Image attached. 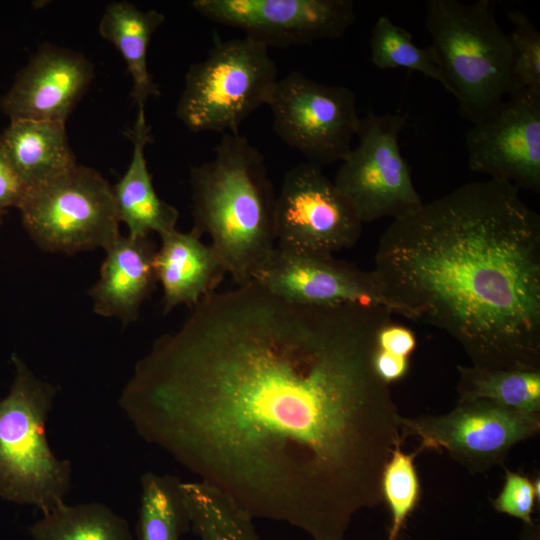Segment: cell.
Segmentation results:
<instances>
[{
	"label": "cell",
	"instance_id": "obj_1",
	"mask_svg": "<svg viewBox=\"0 0 540 540\" xmlns=\"http://www.w3.org/2000/svg\"><path fill=\"white\" fill-rule=\"evenodd\" d=\"M393 313L299 305L255 282L213 291L135 365L119 405L135 431L253 519L346 540L382 503L402 443L373 357Z\"/></svg>",
	"mask_w": 540,
	"mask_h": 540
},
{
	"label": "cell",
	"instance_id": "obj_2",
	"mask_svg": "<svg viewBox=\"0 0 540 540\" xmlns=\"http://www.w3.org/2000/svg\"><path fill=\"white\" fill-rule=\"evenodd\" d=\"M519 191L462 184L393 219L375 252L389 310L444 331L473 366L540 370V216Z\"/></svg>",
	"mask_w": 540,
	"mask_h": 540
},
{
	"label": "cell",
	"instance_id": "obj_3",
	"mask_svg": "<svg viewBox=\"0 0 540 540\" xmlns=\"http://www.w3.org/2000/svg\"><path fill=\"white\" fill-rule=\"evenodd\" d=\"M193 229L210 237L236 286L252 282L276 246V194L264 156L240 134H223L214 157L190 171Z\"/></svg>",
	"mask_w": 540,
	"mask_h": 540
},
{
	"label": "cell",
	"instance_id": "obj_4",
	"mask_svg": "<svg viewBox=\"0 0 540 540\" xmlns=\"http://www.w3.org/2000/svg\"><path fill=\"white\" fill-rule=\"evenodd\" d=\"M425 26L460 116L475 123L511 91L509 34L490 0H429Z\"/></svg>",
	"mask_w": 540,
	"mask_h": 540
},
{
	"label": "cell",
	"instance_id": "obj_5",
	"mask_svg": "<svg viewBox=\"0 0 540 540\" xmlns=\"http://www.w3.org/2000/svg\"><path fill=\"white\" fill-rule=\"evenodd\" d=\"M14 377L0 397V498L44 513L65 502L72 465L52 451L46 423L57 389L12 354Z\"/></svg>",
	"mask_w": 540,
	"mask_h": 540
},
{
	"label": "cell",
	"instance_id": "obj_6",
	"mask_svg": "<svg viewBox=\"0 0 540 540\" xmlns=\"http://www.w3.org/2000/svg\"><path fill=\"white\" fill-rule=\"evenodd\" d=\"M268 47L250 38L218 41L192 64L177 117L192 132L239 134L243 121L267 105L278 81Z\"/></svg>",
	"mask_w": 540,
	"mask_h": 540
},
{
	"label": "cell",
	"instance_id": "obj_7",
	"mask_svg": "<svg viewBox=\"0 0 540 540\" xmlns=\"http://www.w3.org/2000/svg\"><path fill=\"white\" fill-rule=\"evenodd\" d=\"M17 209L31 239L48 252L105 250L121 235L112 187L90 167L77 165L28 189Z\"/></svg>",
	"mask_w": 540,
	"mask_h": 540
},
{
	"label": "cell",
	"instance_id": "obj_8",
	"mask_svg": "<svg viewBox=\"0 0 540 540\" xmlns=\"http://www.w3.org/2000/svg\"><path fill=\"white\" fill-rule=\"evenodd\" d=\"M406 117L399 113L360 118L358 144L341 161L333 180L362 223L393 219L417 210L422 199L403 158L399 137Z\"/></svg>",
	"mask_w": 540,
	"mask_h": 540
},
{
	"label": "cell",
	"instance_id": "obj_9",
	"mask_svg": "<svg viewBox=\"0 0 540 540\" xmlns=\"http://www.w3.org/2000/svg\"><path fill=\"white\" fill-rule=\"evenodd\" d=\"M267 106L276 134L307 162L323 167L341 162L351 151L361 117L349 88L292 71L278 79Z\"/></svg>",
	"mask_w": 540,
	"mask_h": 540
},
{
	"label": "cell",
	"instance_id": "obj_10",
	"mask_svg": "<svg viewBox=\"0 0 540 540\" xmlns=\"http://www.w3.org/2000/svg\"><path fill=\"white\" fill-rule=\"evenodd\" d=\"M540 413H523L486 400H458L443 415L401 419V438L418 449L446 452L471 473L502 465L511 449L539 433Z\"/></svg>",
	"mask_w": 540,
	"mask_h": 540
},
{
	"label": "cell",
	"instance_id": "obj_11",
	"mask_svg": "<svg viewBox=\"0 0 540 540\" xmlns=\"http://www.w3.org/2000/svg\"><path fill=\"white\" fill-rule=\"evenodd\" d=\"M363 223L350 201L321 166L304 162L289 169L276 196V245L318 254L351 248Z\"/></svg>",
	"mask_w": 540,
	"mask_h": 540
},
{
	"label": "cell",
	"instance_id": "obj_12",
	"mask_svg": "<svg viewBox=\"0 0 540 540\" xmlns=\"http://www.w3.org/2000/svg\"><path fill=\"white\" fill-rule=\"evenodd\" d=\"M468 168L519 189L540 190V93L510 92L465 136Z\"/></svg>",
	"mask_w": 540,
	"mask_h": 540
},
{
	"label": "cell",
	"instance_id": "obj_13",
	"mask_svg": "<svg viewBox=\"0 0 540 540\" xmlns=\"http://www.w3.org/2000/svg\"><path fill=\"white\" fill-rule=\"evenodd\" d=\"M191 6L268 48L337 39L356 19L351 0H195Z\"/></svg>",
	"mask_w": 540,
	"mask_h": 540
},
{
	"label": "cell",
	"instance_id": "obj_14",
	"mask_svg": "<svg viewBox=\"0 0 540 540\" xmlns=\"http://www.w3.org/2000/svg\"><path fill=\"white\" fill-rule=\"evenodd\" d=\"M253 282L299 305L362 304L389 310L372 270H362L330 254L276 245Z\"/></svg>",
	"mask_w": 540,
	"mask_h": 540
},
{
	"label": "cell",
	"instance_id": "obj_15",
	"mask_svg": "<svg viewBox=\"0 0 540 540\" xmlns=\"http://www.w3.org/2000/svg\"><path fill=\"white\" fill-rule=\"evenodd\" d=\"M92 78L93 66L82 54L42 45L0 99V109L10 121L65 123Z\"/></svg>",
	"mask_w": 540,
	"mask_h": 540
},
{
	"label": "cell",
	"instance_id": "obj_16",
	"mask_svg": "<svg viewBox=\"0 0 540 540\" xmlns=\"http://www.w3.org/2000/svg\"><path fill=\"white\" fill-rule=\"evenodd\" d=\"M105 251L100 277L89 290L93 310L103 317H117L127 325L138 318L141 305L158 282L156 247L150 236L120 235Z\"/></svg>",
	"mask_w": 540,
	"mask_h": 540
},
{
	"label": "cell",
	"instance_id": "obj_17",
	"mask_svg": "<svg viewBox=\"0 0 540 540\" xmlns=\"http://www.w3.org/2000/svg\"><path fill=\"white\" fill-rule=\"evenodd\" d=\"M201 237L194 229L186 233L174 229L160 235L154 267L163 290L165 314L178 305L194 307L215 291L225 274L215 251Z\"/></svg>",
	"mask_w": 540,
	"mask_h": 540
},
{
	"label": "cell",
	"instance_id": "obj_18",
	"mask_svg": "<svg viewBox=\"0 0 540 540\" xmlns=\"http://www.w3.org/2000/svg\"><path fill=\"white\" fill-rule=\"evenodd\" d=\"M129 138L133 143L131 162L112 187L119 219L126 224L131 237H148L153 232L160 236L176 229L179 213L157 195L152 183L145 158V147L152 136L144 107L138 108Z\"/></svg>",
	"mask_w": 540,
	"mask_h": 540
},
{
	"label": "cell",
	"instance_id": "obj_19",
	"mask_svg": "<svg viewBox=\"0 0 540 540\" xmlns=\"http://www.w3.org/2000/svg\"><path fill=\"white\" fill-rule=\"evenodd\" d=\"M0 146L27 189L52 181L78 165L65 123L10 121L0 135Z\"/></svg>",
	"mask_w": 540,
	"mask_h": 540
},
{
	"label": "cell",
	"instance_id": "obj_20",
	"mask_svg": "<svg viewBox=\"0 0 540 540\" xmlns=\"http://www.w3.org/2000/svg\"><path fill=\"white\" fill-rule=\"evenodd\" d=\"M165 17L156 10L143 11L126 1L106 6L99 32L120 52L132 79L131 97L139 107L160 90L148 69L147 53L151 37Z\"/></svg>",
	"mask_w": 540,
	"mask_h": 540
},
{
	"label": "cell",
	"instance_id": "obj_21",
	"mask_svg": "<svg viewBox=\"0 0 540 540\" xmlns=\"http://www.w3.org/2000/svg\"><path fill=\"white\" fill-rule=\"evenodd\" d=\"M459 400H486L523 412L540 413V370L457 366Z\"/></svg>",
	"mask_w": 540,
	"mask_h": 540
},
{
	"label": "cell",
	"instance_id": "obj_22",
	"mask_svg": "<svg viewBox=\"0 0 540 540\" xmlns=\"http://www.w3.org/2000/svg\"><path fill=\"white\" fill-rule=\"evenodd\" d=\"M182 482L172 475L142 474L137 540H180L191 528Z\"/></svg>",
	"mask_w": 540,
	"mask_h": 540
},
{
	"label": "cell",
	"instance_id": "obj_23",
	"mask_svg": "<svg viewBox=\"0 0 540 540\" xmlns=\"http://www.w3.org/2000/svg\"><path fill=\"white\" fill-rule=\"evenodd\" d=\"M29 532L34 540H133L127 521L97 502H62L44 513Z\"/></svg>",
	"mask_w": 540,
	"mask_h": 540
},
{
	"label": "cell",
	"instance_id": "obj_24",
	"mask_svg": "<svg viewBox=\"0 0 540 540\" xmlns=\"http://www.w3.org/2000/svg\"><path fill=\"white\" fill-rule=\"evenodd\" d=\"M191 529L199 540H260L253 518L230 497L201 482H182Z\"/></svg>",
	"mask_w": 540,
	"mask_h": 540
},
{
	"label": "cell",
	"instance_id": "obj_25",
	"mask_svg": "<svg viewBox=\"0 0 540 540\" xmlns=\"http://www.w3.org/2000/svg\"><path fill=\"white\" fill-rule=\"evenodd\" d=\"M370 58L373 65L382 70L403 68L424 74L439 82L449 93L431 47L417 46L411 33L386 15L378 17L372 28Z\"/></svg>",
	"mask_w": 540,
	"mask_h": 540
},
{
	"label": "cell",
	"instance_id": "obj_26",
	"mask_svg": "<svg viewBox=\"0 0 540 540\" xmlns=\"http://www.w3.org/2000/svg\"><path fill=\"white\" fill-rule=\"evenodd\" d=\"M419 449L412 453L397 445L386 462L381 476L382 501L388 506L391 524L387 540H397L406 520L417 507L421 485L415 466Z\"/></svg>",
	"mask_w": 540,
	"mask_h": 540
},
{
	"label": "cell",
	"instance_id": "obj_27",
	"mask_svg": "<svg viewBox=\"0 0 540 540\" xmlns=\"http://www.w3.org/2000/svg\"><path fill=\"white\" fill-rule=\"evenodd\" d=\"M508 17L514 26L509 35L512 52L510 92L540 93V33L523 12L510 11Z\"/></svg>",
	"mask_w": 540,
	"mask_h": 540
},
{
	"label": "cell",
	"instance_id": "obj_28",
	"mask_svg": "<svg viewBox=\"0 0 540 540\" xmlns=\"http://www.w3.org/2000/svg\"><path fill=\"white\" fill-rule=\"evenodd\" d=\"M538 502L533 481L526 475L506 470L503 487L492 500V506L497 512L527 524L533 521L532 514Z\"/></svg>",
	"mask_w": 540,
	"mask_h": 540
},
{
	"label": "cell",
	"instance_id": "obj_29",
	"mask_svg": "<svg viewBox=\"0 0 540 540\" xmlns=\"http://www.w3.org/2000/svg\"><path fill=\"white\" fill-rule=\"evenodd\" d=\"M416 346L415 333L393 320L383 326L377 335V349L396 356L410 358Z\"/></svg>",
	"mask_w": 540,
	"mask_h": 540
},
{
	"label": "cell",
	"instance_id": "obj_30",
	"mask_svg": "<svg viewBox=\"0 0 540 540\" xmlns=\"http://www.w3.org/2000/svg\"><path fill=\"white\" fill-rule=\"evenodd\" d=\"M27 190L0 146V213L4 214L11 207L18 208Z\"/></svg>",
	"mask_w": 540,
	"mask_h": 540
},
{
	"label": "cell",
	"instance_id": "obj_31",
	"mask_svg": "<svg viewBox=\"0 0 540 540\" xmlns=\"http://www.w3.org/2000/svg\"><path fill=\"white\" fill-rule=\"evenodd\" d=\"M373 365L380 379L390 385L391 383L403 379L407 375L410 367V358L380 351L376 347Z\"/></svg>",
	"mask_w": 540,
	"mask_h": 540
},
{
	"label": "cell",
	"instance_id": "obj_32",
	"mask_svg": "<svg viewBox=\"0 0 540 540\" xmlns=\"http://www.w3.org/2000/svg\"><path fill=\"white\" fill-rule=\"evenodd\" d=\"M519 540H540V526L536 522L523 524Z\"/></svg>",
	"mask_w": 540,
	"mask_h": 540
},
{
	"label": "cell",
	"instance_id": "obj_33",
	"mask_svg": "<svg viewBox=\"0 0 540 540\" xmlns=\"http://www.w3.org/2000/svg\"><path fill=\"white\" fill-rule=\"evenodd\" d=\"M2 215H3V214H1V213H0V225H1V219H2Z\"/></svg>",
	"mask_w": 540,
	"mask_h": 540
}]
</instances>
